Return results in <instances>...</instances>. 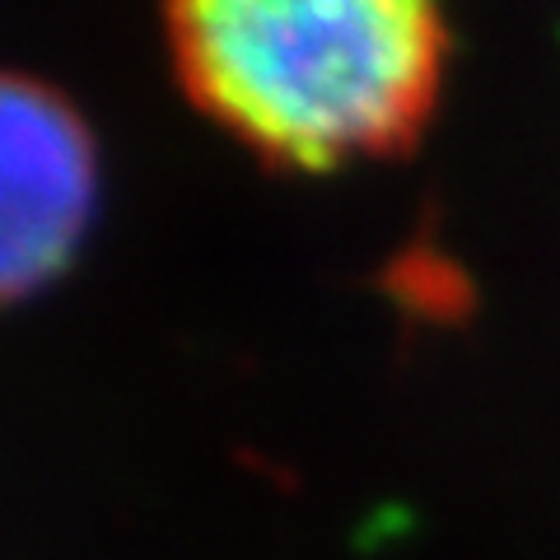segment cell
<instances>
[{
    "label": "cell",
    "instance_id": "6da1fadb",
    "mask_svg": "<svg viewBox=\"0 0 560 560\" xmlns=\"http://www.w3.org/2000/svg\"><path fill=\"white\" fill-rule=\"evenodd\" d=\"M168 38L187 94L290 164L407 145L448 47L420 0H191L168 10Z\"/></svg>",
    "mask_w": 560,
    "mask_h": 560
},
{
    "label": "cell",
    "instance_id": "7a4b0ae2",
    "mask_svg": "<svg viewBox=\"0 0 560 560\" xmlns=\"http://www.w3.org/2000/svg\"><path fill=\"white\" fill-rule=\"evenodd\" d=\"M90 136L66 103L24 75H0V300L66 261L90 215Z\"/></svg>",
    "mask_w": 560,
    "mask_h": 560
}]
</instances>
